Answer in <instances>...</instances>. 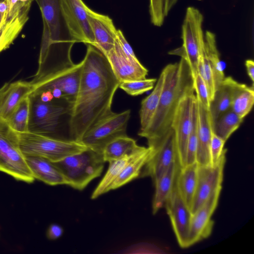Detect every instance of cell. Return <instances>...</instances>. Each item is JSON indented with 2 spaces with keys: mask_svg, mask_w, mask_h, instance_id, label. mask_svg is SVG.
<instances>
[{
  "mask_svg": "<svg viewBox=\"0 0 254 254\" xmlns=\"http://www.w3.org/2000/svg\"><path fill=\"white\" fill-rule=\"evenodd\" d=\"M82 63L70 122L71 138L78 142L87 131L113 112V99L121 83L106 57L93 46L88 44Z\"/></svg>",
  "mask_w": 254,
  "mask_h": 254,
  "instance_id": "obj_1",
  "label": "cell"
},
{
  "mask_svg": "<svg viewBox=\"0 0 254 254\" xmlns=\"http://www.w3.org/2000/svg\"><path fill=\"white\" fill-rule=\"evenodd\" d=\"M41 10L43 30L39 67L61 69L74 63L71 51L76 41L64 18L61 0H35Z\"/></svg>",
  "mask_w": 254,
  "mask_h": 254,
  "instance_id": "obj_2",
  "label": "cell"
},
{
  "mask_svg": "<svg viewBox=\"0 0 254 254\" xmlns=\"http://www.w3.org/2000/svg\"><path fill=\"white\" fill-rule=\"evenodd\" d=\"M165 81L157 111L147 127L138 134L147 142L159 139L171 128L175 112L181 99L194 91L193 76L183 58L162 69Z\"/></svg>",
  "mask_w": 254,
  "mask_h": 254,
  "instance_id": "obj_3",
  "label": "cell"
},
{
  "mask_svg": "<svg viewBox=\"0 0 254 254\" xmlns=\"http://www.w3.org/2000/svg\"><path fill=\"white\" fill-rule=\"evenodd\" d=\"M29 97L28 131L60 139L73 140L70 132L73 103L57 98L43 101L33 93Z\"/></svg>",
  "mask_w": 254,
  "mask_h": 254,
  "instance_id": "obj_4",
  "label": "cell"
},
{
  "mask_svg": "<svg viewBox=\"0 0 254 254\" xmlns=\"http://www.w3.org/2000/svg\"><path fill=\"white\" fill-rule=\"evenodd\" d=\"M53 163L63 175L66 185L81 190L101 175L105 161L102 154L87 148Z\"/></svg>",
  "mask_w": 254,
  "mask_h": 254,
  "instance_id": "obj_5",
  "label": "cell"
},
{
  "mask_svg": "<svg viewBox=\"0 0 254 254\" xmlns=\"http://www.w3.org/2000/svg\"><path fill=\"white\" fill-rule=\"evenodd\" d=\"M18 136L20 148L25 156H40L52 162L87 148L78 141L58 139L30 131L18 133Z\"/></svg>",
  "mask_w": 254,
  "mask_h": 254,
  "instance_id": "obj_6",
  "label": "cell"
},
{
  "mask_svg": "<svg viewBox=\"0 0 254 254\" xmlns=\"http://www.w3.org/2000/svg\"><path fill=\"white\" fill-rule=\"evenodd\" d=\"M0 171L28 183H32L35 179L20 149L18 132L0 117Z\"/></svg>",
  "mask_w": 254,
  "mask_h": 254,
  "instance_id": "obj_7",
  "label": "cell"
},
{
  "mask_svg": "<svg viewBox=\"0 0 254 254\" xmlns=\"http://www.w3.org/2000/svg\"><path fill=\"white\" fill-rule=\"evenodd\" d=\"M203 16L199 10L193 6L188 7L182 26V45L169 52L170 55L184 59L189 65L192 76L197 73L198 61L203 53Z\"/></svg>",
  "mask_w": 254,
  "mask_h": 254,
  "instance_id": "obj_8",
  "label": "cell"
},
{
  "mask_svg": "<svg viewBox=\"0 0 254 254\" xmlns=\"http://www.w3.org/2000/svg\"><path fill=\"white\" fill-rule=\"evenodd\" d=\"M82 61L64 69L36 76L32 92L49 91L54 98L74 103L79 87Z\"/></svg>",
  "mask_w": 254,
  "mask_h": 254,
  "instance_id": "obj_9",
  "label": "cell"
},
{
  "mask_svg": "<svg viewBox=\"0 0 254 254\" xmlns=\"http://www.w3.org/2000/svg\"><path fill=\"white\" fill-rule=\"evenodd\" d=\"M130 115L129 110L120 113L113 112L87 131L80 142L102 154L107 143L116 137L127 135V127Z\"/></svg>",
  "mask_w": 254,
  "mask_h": 254,
  "instance_id": "obj_10",
  "label": "cell"
},
{
  "mask_svg": "<svg viewBox=\"0 0 254 254\" xmlns=\"http://www.w3.org/2000/svg\"><path fill=\"white\" fill-rule=\"evenodd\" d=\"M150 152L140 177H150L155 181L175 162H178L175 136L171 127L161 137L147 142Z\"/></svg>",
  "mask_w": 254,
  "mask_h": 254,
  "instance_id": "obj_11",
  "label": "cell"
},
{
  "mask_svg": "<svg viewBox=\"0 0 254 254\" xmlns=\"http://www.w3.org/2000/svg\"><path fill=\"white\" fill-rule=\"evenodd\" d=\"M196 104L195 92L184 97L175 112L171 127L173 129L180 168L186 166L187 147L192 130L193 111Z\"/></svg>",
  "mask_w": 254,
  "mask_h": 254,
  "instance_id": "obj_12",
  "label": "cell"
},
{
  "mask_svg": "<svg viewBox=\"0 0 254 254\" xmlns=\"http://www.w3.org/2000/svg\"><path fill=\"white\" fill-rule=\"evenodd\" d=\"M226 158L216 166H199L197 168V186L190 208L195 212L211 196L220 193Z\"/></svg>",
  "mask_w": 254,
  "mask_h": 254,
  "instance_id": "obj_13",
  "label": "cell"
},
{
  "mask_svg": "<svg viewBox=\"0 0 254 254\" xmlns=\"http://www.w3.org/2000/svg\"><path fill=\"white\" fill-rule=\"evenodd\" d=\"M69 31L76 42L93 46L94 38L87 18L86 5L82 0H61Z\"/></svg>",
  "mask_w": 254,
  "mask_h": 254,
  "instance_id": "obj_14",
  "label": "cell"
},
{
  "mask_svg": "<svg viewBox=\"0 0 254 254\" xmlns=\"http://www.w3.org/2000/svg\"><path fill=\"white\" fill-rule=\"evenodd\" d=\"M105 56L121 83L145 79L148 74L147 69L136 57L129 56L123 51L117 38L113 48Z\"/></svg>",
  "mask_w": 254,
  "mask_h": 254,
  "instance_id": "obj_15",
  "label": "cell"
},
{
  "mask_svg": "<svg viewBox=\"0 0 254 254\" xmlns=\"http://www.w3.org/2000/svg\"><path fill=\"white\" fill-rule=\"evenodd\" d=\"M164 206L179 245L182 248H188L191 213L180 196L175 185Z\"/></svg>",
  "mask_w": 254,
  "mask_h": 254,
  "instance_id": "obj_16",
  "label": "cell"
},
{
  "mask_svg": "<svg viewBox=\"0 0 254 254\" xmlns=\"http://www.w3.org/2000/svg\"><path fill=\"white\" fill-rule=\"evenodd\" d=\"M220 194L217 193L213 195L191 214L188 239L189 247L210 235L214 225L211 217L217 207Z\"/></svg>",
  "mask_w": 254,
  "mask_h": 254,
  "instance_id": "obj_17",
  "label": "cell"
},
{
  "mask_svg": "<svg viewBox=\"0 0 254 254\" xmlns=\"http://www.w3.org/2000/svg\"><path fill=\"white\" fill-rule=\"evenodd\" d=\"M86 10L94 38L93 46L106 56L114 45L117 29L108 16L97 13L87 6Z\"/></svg>",
  "mask_w": 254,
  "mask_h": 254,
  "instance_id": "obj_18",
  "label": "cell"
},
{
  "mask_svg": "<svg viewBox=\"0 0 254 254\" xmlns=\"http://www.w3.org/2000/svg\"><path fill=\"white\" fill-rule=\"evenodd\" d=\"M197 104L196 162L199 166L211 165L210 148L213 132L212 120L209 111L204 108L197 101Z\"/></svg>",
  "mask_w": 254,
  "mask_h": 254,
  "instance_id": "obj_19",
  "label": "cell"
},
{
  "mask_svg": "<svg viewBox=\"0 0 254 254\" xmlns=\"http://www.w3.org/2000/svg\"><path fill=\"white\" fill-rule=\"evenodd\" d=\"M25 159L35 179L52 186L66 185L63 175L53 162L37 156H25Z\"/></svg>",
  "mask_w": 254,
  "mask_h": 254,
  "instance_id": "obj_20",
  "label": "cell"
},
{
  "mask_svg": "<svg viewBox=\"0 0 254 254\" xmlns=\"http://www.w3.org/2000/svg\"><path fill=\"white\" fill-rule=\"evenodd\" d=\"M33 90L31 82L17 81L9 83L1 101L0 117L7 120L20 102Z\"/></svg>",
  "mask_w": 254,
  "mask_h": 254,
  "instance_id": "obj_21",
  "label": "cell"
},
{
  "mask_svg": "<svg viewBox=\"0 0 254 254\" xmlns=\"http://www.w3.org/2000/svg\"><path fill=\"white\" fill-rule=\"evenodd\" d=\"M197 168V162L180 168L176 178V190L190 211L196 189Z\"/></svg>",
  "mask_w": 254,
  "mask_h": 254,
  "instance_id": "obj_22",
  "label": "cell"
},
{
  "mask_svg": "<svg viewBox=\"0 0 254 254\" xmlns=\"http://www.w3.org/2000/svg\"><path fill=\"white\" fill-rule=\"evenodd\" d=\"M180 168L178 162L173 163L161 176L153 182L155 188L152 205V213L154 214L164 206L172 192Z\"/></svg>",
  "mask_w": 254,
  "mask_h": 254,
  "instance_id": "obj_23",
  "label": "cell"
},
{
  "mask_svg": "<svg viewBox=\"0 0 254 254\" xmlns=\"http://www.w3.org/2000/svg\"><path fill=\"white\" fill-rule=\"evenodd\" d=\"M145 147L138 145L135 140L125 135L116 137L107 143L102 155L105 162H110L136 153Z\"/></svg>",
  "mask_w": 254,
  "mask_h": 254,
  "instance_id": "obj_24",
  "label": "cell"
},
{
  "mask_svg": "<svg viewBox=\"0 0 254 254\" xmlns=\"http://www.w3.org/2000/svg\"><path fill=\"white\" fill-rule=\"evenodd\" d=\"M165 81L162 70L151 93L142 100L139 110L140 128L139 132L144 131L148 126L158 107Z\"/></svg>",
  "mask_w": 254,
  "mask_h": 254,
  "instance_id": "obj_25",
  "label": "cell"
},
{
  "mask_svg": "<svg viewBox=\"0 0 254 254\" xmlns=\"http://www.w3.org/2000/svg\"><path fill=\"white\" fill-rule=\"evenodd\" d=\"M254 103V86H248L233 79L232 83L231 110L244 119L252 110Z\"/></svg>",
  "mask_w": 254,
  "mask_h": 254,
  "instance_id": "obj_26",
  "label": "cell"
},
{
  "mask_svg": "<svg viewBox=\"0 0 254 254\" xmlns=\"http://www.w3.org/2000/svg\"><path fill=\"white\" fill-rule=\"evenodd\" d=\"M203 56L208 62L213 72L216 89L225 77L224 67L217 48L216 36L210 31L204 34Z\"/></svg>",
  "mask_w": 254,
  "mask_h": 254,
  "instance_id": "obj_27",
  "label": "cell"
},
{
  "mask_svg": "<svg viewBox=\"0 0 254 254\" xmlns=\"http://www.w3.org/2000/svg\"><path fill=\"white\" fill-rule=\"evenodd\" d=\"M233 79L231 76L225 77L215 91L209 109L212 123L231 109Z\"/></svg>",
  "mask_w": 254,
  "mask_h": 254,
  "instance_id": "obj_28",
  "label": "cell"
},
{
  "mask_svg": "<svg viewBox=\"0 0 254 254\" xmlns=\"http://www.w3.org/2000/svg\"><path fill=\"white\" fill-rule=\"evenodd\" d=\"M143 150L131 155L125 156L119 159L109 162V166L106 173L91 194V198L95 199L102 194L112 190V185L125 166Z\"/></svg>",
  "mask_w": 254,
  "mask_h": 254,
  "instance_id": "obj_29",
  "label": "cell"
},
{
  "mask_svg": "<svg viewBox=\"0 0 254 254\" xmlns=\"http://www.w3.org/2000/svg\"><path fill=\"white\" fill-rule=\"evenodd\" d=\"M150 152V148L146 147L136 155L123 168L114 181L112 190L117 189L139 177L141 170L146 163Z\"/></svg>",
  "mask_w": 254,
  "mask_h": 254,
  "instance_id": "obj_30",
  "label": "cell"
},
{
  "mask_svg": "<svg viewBox=\"0 0 254 254\" xmlns=\"http://www.w3.org/2000/svg\"><path fill=\"white\" fill-rule=\"evenodd\" d=\"M243 120L231 109L212 123L213 132L226 141L238 129Z\"/></svg>",
  "mask_w": 254,
  "mask_h": 254,
  "instance_id": "obj_31",
  "label": "cell"
},
{
  "mask_svg": "<svg viewBox=\"0 0 254 254\" xmlns=\"http://www.w3.org/2000/svg\"><path fill=\"white\" fill-rule=\"evenodd\" d=\"M30 116V99L24 98L15 109L7 120L9 126L18 133L29 131Z\"/></svg>",
  "mask_w": 254,
  "mask_h": 254,
  "instance_id": "obj_32",
  "label": "cell"
},
{
  "mask_svg": "<svg viewBox=\"0 0 254 254\" xmlns=\"http://www.w3.org/2000/svg\"><path fill=\"white\" fill-rule=\"evenodd\" d=\"M28 20L17 18L9 22L4 21L0 28V53L12 44Z\"/></svg>",
  "mask_w": 254,
  "mask_h": 254,
  "instance_id": "obj_33",
  "label": "cell"
},
{
  "mask_svg": "<svg viewBox=\"0 0 254 254\" xmlns=\"http://www.w3.org/2000/svg\"><path fill=\"white\" fill-rule=\"evenodd\" d=\"M7 12L5 22H9L17 18L28 19V13L34 0H5Z\"/></svg>",
  "mask_w": 254,
  "mask_h": 254,
  "instance_id": "obj_34",
  "label": "cell"
},
{
  "mask_svg": "<svg viewBox=\"0 0 254 254\" xmlns=\"http://www.w3.org/2000/svg\"><path fill=\"white\" fill-rule=\"evenodd\" d=\"M156 81V78L127 81L121 82L119 87L130 95L137 96L152 89Z\"/></svg>",
  "mask_w": 254,
  "mask_h": 254,
  "instance_id": "obj_35",
  "label": "cell"
},
{
  "mask_svg": "<svg viewBox=\"0 0 254 254\" xmlns=\"http://www.w3.org/2000/svg\"><path fill=\"white\" fill-rule=\"evenodd\" d=\"M197 104L196 101V104L195 106L193 111L192 130L188 140L187 147L186 165L196 162L197 150Z\"/></svg>",
  "mask_w": 254,
  "mask_h": 254,
  "instance_id": "obj_36",
  "label": "cell"
},
{
  "mask_svg": "<svg viewBox=\"0 0 254 254\" xmlns=\"http://www.w3.org/2000/svg\"><path fill=\"white\" fill-rule=\"evenodd\" d=\"M193 85L197 101L204 108L209 111L211 100L208 88L198 73L193 76Z\"/></svg>",
  "mask_w": 254,
  "mask_h": 254,
  "instance_id": "obj_37",
  "label": "cell"
},
{
  "mask_svg": "<svg viewBox=\"0 0 254 254\" xmlns=\"http://www.w3.org/2000/svg\"><path fill=\"white\" fill-rule=\"evenodd\" d=\"M226 142L212 132L210 148L211 166L217 165L223 159L226 158L227 150L224 148Z\"/></svg>",
  "mask_w": 254,
  "mask_h": 254,
  "instance_id": "obj_38",
  "label": "cell"
},
{
  "mask_svg": "<svg viewBox=\"0 0 254 254\" xmlns=\"http://www.w3.org/2000/svg\"><path fill=\"white\" fill-rule=\"evenodd\" d=\"M117 39L123 51L127 55L136 57L132 49L125 38L122 31L118 29L117 31Z\"/></svg>",
  "mask_w": 254,
  "mask_h": 254,
  "instance_id": "obj_39",
  "label": "cell"
},
{
  "mask_svg": "<svg viewBox=\"0 0 254 254\" xmlns=\"http://www.w3.org/2000/svg\"><path fill=\"white\" fill-rule=\"evenodd\" d=\"M63 233V228L57 224H51L47 231V237L50 240H56L61 237Z\"/></svg>",
  "mask_w": 254,
  "mask_h": 254,
  "instance_id": "obj_40",
  "label": "cell"
},
{
  "mask_svg": "<svg viewBox=\"0 0 254 254\" xmlns=\"http://www.w3.org/2000/svg\"><path fill=\"white\" fill-rule=\"evenodd\" d=\"M245 66L247 68L248 75L251 80L253 86L254 82V63L253 60L250 59L246 60Z\"/></svg>",
  "mask_w": 254,
  "mask_h": 254,
  "instance_id": "obj_41",
  "label": "cell"
},
{
  "mask_svg": "<svg viewBox=\"0 0 254 254\" xmlns=\"http://www.w3.org/2000/svg\"><path fill=\"white\" fill-rule=\"evenodd\" d=\"M7 12V4L5 0H0V28L5 21Z\"/></svg>",
  "mask_w": 254,
  "mask_h": 254,
  "instance_id": "obj_42",
  "label": "cell"
},
{
  "mask_svg": "<svg viewBox=\"0 0 254 254\" xmlns=\"http://www.w3.org/2000/svg\"><path fill=\"white\" fill-rule=\"evenodd\" d=\"M178 0H164V11L166 17Z\"/></svg>",
  "mask_w": 254,
  "mask_h": 254,
  "instance_id": "obj_43",
  "label": "cell"
},
{
  "mask_svg": "<svg viewBox=\"0 0 254 254\" xmlns=\"http://www.w3.org/2000/svg\"><path fill=\"white\" fill-rule=\"evenodd\" d=\"M8 84H9V83H6L0 88V108L1 103V101L2 99L4 93Z\"/></svg>",
  "mask_w": 254,
  "mask_h": 254,
  "instance_id": "obj_44",
  "label": "cell"
}]
</instances>
